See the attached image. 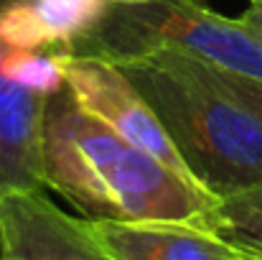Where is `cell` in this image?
<instances>
[{
    "instance_id": "7c38bea8",
    "label": "cell",
    "mask_w": 262,
    "mask_h": 260,
    "mask_svg": "<svg viewBox=\"0 0 262 260\" xmlns=\"http://www.w3.org/2000/svg\"><path fill=\"white\" fill-rule=\"evenodd\" d=\"M196 62V59H193ZM201 69L209 74V79L214 85H219L224 92H229L232 97H237L245 107H250L252 112H257L262 117V82L260 79H250V77H237V74H229V72H222L211 64H204L199 62Z\"/></svg>"
},
{
    "instance_id": "30bf717a",
    "label": "cell",
    "mask_w": 262,
    "mask_h": 260,
    "mask_svg": "<svg viewBox=\"0 0 262 260\" xmlns=\"http://www.w3.org/2000/svg\"><path fill=\"white\" fill-rule=\"evenodd\" d=\"M61 51L74 54L79 38L104 18L110 0H33Z\"/></svg>"
},
{
    "instance_id": "7a4b0ae2",
    "label": "cell",
    "mask_w": 262,
    "mask_h": 260,
    "mask_svg": "<svg viewBox=\"0 0 262 260\" xmlns=\"http://www.w3.org/2000/svg\"><path fill=\"white\" fill-rule=\"evenodd\" d=\"M156 110L191 178L224 199L262 186V117L209 79L199 62L158 51L120 64Z\"/></svg>"
},
{
    "instance_id": "2e32d148",
    "label": "cell",
    "mask_w": 262,
    "mask_h": 260,
    "mask_svg": "<svg viewBox=\"0 0 262 260\" xmlns=\"http://www.w3.org/2000/svg\"><path fill=\"white\" fill-rule=\"evenodd\" d=\"M0 3H3V0H0Z\"/></svg>"
},
{
    "instance_id": "4fadbf2b",
    "label": "cell",
    "mask_w": 262,
    "mask_h": 260,
    "mask_svg": "<svg viewBox=\"0 0 262 260\" xmlns=\"http://www.w3.org/2000/svg\"><path fill=\"white\" fill-rule=\"evenodd\" d=\"M239 21H242L250 31H255V33L262 38V0H252V3H250V8L239 15Z\"/></svg>"
},
{
    "instance_id": "3957f363",
    "label": "cell",
    "mask_w": 262,
    "mask_h": 260,
    "mask_svg": "<svg viewBox=\"0 0 262 260\" xmlns=\"http://www.w3.org/2000/svg\"><path fill=\"white\" fill-rule=\"evenodd\" d=\"M158 51H176L262 82V38L239 18H227L201 0L112 3L104 18L74 46V56L117 67Z\"/></svg>"
},
{
    "instance_id": "6da1fadb",
    "label": "cell",
    "mask_w": 262,
    "mask_h": 260,
    "mask_svg": "<svg viewBox=\"0 0 262 260\" xmlns=\"http://www.w3.org/2000/svg\"><path fill=\"white\" fill-rule=\"evenodd\" d=\"M43 186L89 222H188L214 230L219 196L122 141L64 89L43 115Z\"/></svg>"
},
{
    "instance_id": "52a82bcc",
    "label": "cell",
    "mask_w": 262,
    "mask_h": 260,
    "mask_svg": "<svg viewBox=\"0 0 262 260\" xmlns=\"http://www.w3.org/2000/svg\"><path fill=\"white\" fill-rule=\"evenodd\" d=\"M41 97L0 74V202L43 189V115Z\"/></svg>"
},
{
    "instance_id": "5b68a950",
    "label": "cell",
    "mask_w": 262,
    "mask_h": 260,
    "mask_svg": "<svg viewBox=\"0 0 262 260\" xmlns=\"http://www.w3.org/2000/svg\"><path fill=\"white\" fill-rule=\"evenodd\" d=\"M0 260H115L89 222L59 209L43 189L0 202Z\"/></svg>"
},
{
    "instance_id": "8fae6325",
    "label": "cell",
    "mask_w": 262,
    "mask_h": 260,
    "mask_svg": "<svg viewBox=\"0 0 262 260\" xmlns=\"http://www.w3.org/2000/svg\"><path fill=\"white\" fill-rule=\"evenodd\" d=\"M0 41L20 51H61L33 0L0 3Z\"/></svg>"
},
{
    "instance_id": "277c9868",
    "label": "cell",
    "mask_w": 262,
    "mask_h": 260,
    "mask_svg": "<svg viewBox=\"0 0 262 260\" xmlns=\"http://www.w3.org/2000/svg\"><path fill=\"white\" fill-rule=\"evenodd\" d=\"M67 92L84 112L104 123L122 141L158 158L176 173L191 178L156 110L145 102V97L117 64L89 56H72L67 64Z\"/></svg>"
},
{
    "instance_id": "5bb4252c",
    "label": "cell",
    "mask_w": 262,
    "mask_h": 260,
    "mask_svg": "<svg viewBox=\"0 0 262 260\" xmlns=\"http://www.w3.org/2000/svg\"><path fill=\"white\" fill-rule=\"evenodd\" d=\"M5 51H8V46H5V44H3V41H0V62H3V59H5Z\"/></svg>"
},
{
    "instance_id": "e0dca14e",
    "label": "cell",
    "mask_w": 262,
    "mask_h": 260,
    "mask_svg": "<svg viewBox=\"0 0 262 260\" xmlns=\"http://www.w3.org/2000/svg\"><path fill=\"white\" fill-rule=\"evenodd\" d=\"M250 3H252V0H250Z\"/></svg>"
},
{
    "instance_id": "9a60e30c",
    "label": "cell",
    "mask_w": 262,
    "mask_h": 260,
    "mask_svg": "<svg viewBox=\"0 0 262 260\" xmlns=\"http://www.w3.org/2000/svg\"><path fill=\"white\" fill-rule=\"evenodd\" d=\"M110 3H143V0H110Z\"/></svg>"
},
{
    "instance_id": "9c48e42d",
    "label": "cell",
    "mask_w": 262,
    "mask_h": 260,
    "mask_svg": "<svg viewBox=\"0 0 262 260\" xmlns=\"http://www.w3.org/2000/svg\"><path fill=\"white\" fill-rule=\"evenodd\" d=\"M69 51H20L8 49L0 62V74L13 85H20L41 97H54L67 89Z\"/></svg>"
},
{
    "instance_id": "8992f818",
    "label": "cell",
    "mask_w": 262,
    "mask_h": 260,
    "mask_svg": "<svg viewBox=\"0 0 262 260\" xmlns=\"http://www.w3.org/2000/svg\"><path fill=\"white\" fill-rule=\"evenodd\" d=\"M89 230L115 260H245L214 230L188 222L102 219Z\"/></svg>"
},
{
    "instance_id": "ba28073f",
    "label": "cell",
    "mask_w": 262,
    "mask_h": 260,
    "mask_svg": "<svg viewBox=\"0 0 262 260\" xmlns=\"http://www.w3.org/2000/svg\"><path fill=\"white\" fill-rule=\"evenodd\" d=\"M214 232L245 260H262V186L224 196Z\"/></svg>"
}]
</instances>
